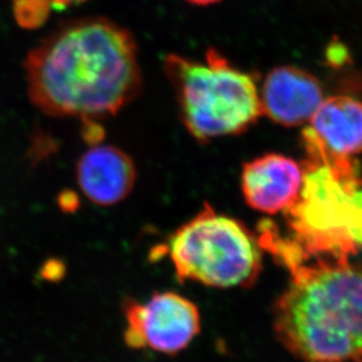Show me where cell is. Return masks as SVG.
<instances>
[{
  "mask_svg": "<svg viewBox=\"0 0 362 362\" xmlns=\"http://www.w3.org/2000/svg\"><path fill=\"white\" fill-rule=\"evenodd\" d=\"M303 163L278 153H269L243 165L240 188L246 204L265 215L284 214L300 194Z\"/></svg>",
  "mask_w": 362,
  "mask_h": 362,
  "instance_id": "52a82bcc",
  "label": "cell"
},
{
  "mask_svg": "<svg viewBox=\"0 0 362 362\" xmlns=\"http://www.w3.org/2000/svg\"><path fill=\"white\" fill-rule=\"evenodd\" d=\"M28 96L48 117L101 121L136 99L142 73L136 42L103 17L60 25L25 62Z\"/></svg>",
  "mask_w": 362,
  "mask_h": 362,
  "instance_id": "6da1fadb",
  "label": "cell"
},
{
  "mask_svg": "<svg viewBox=\"0 0 362 362\" xmlns=\"http://www.w3.org/2000/svg\"><path fill=\"white\" fill-rule=\"evenodd\" d=\"M185 127L201 142L249 129L259 119V89L249 73L211 49L205 62L169 54L164 59Z\"/></svg>",
  "mask_w": 362,
  "mask_h": 362,
  "instance_id": "277c9868",
  "label": "cell"
},
{
  "mask_svg": "<svg viewBox=\"0 0 362 362\" xmlns=\"http://www.w3.org/2000/svg\"><path fill=\"white\" fill-rule=\"evenodd\" d=\"M124 341L130 349H148L165 356L185 351L201 331L199 308L173 291L156 292L147 301L123 306Z\"/></svg>",
  "mask_w": 362,
  "mask_h": 362,
  "instance_id": "8992f818",
  "label": "cell"
},
{
  "mask_svg": "<svg viewBox=\"0 0 362 362\" xmlns=\"http://www.w3.org/2000/svg\"><path fill=\"white\" fill-rule=\"evenodd\" d=\"M136 175L129 155L114 146H92L76 164L80 190L99 206H112L127 199L135 187Z\"/></svg>",
  "mask_w": 362,
  "mask_h": 362,
  "instance_id": "30bf717a",
  "label": "cell"
},
{
  "mask_svg": "<svg viewBox=\"0 0 362 362\" xmlns=\"http://www.w3.org/2000/svg\"><path fill=\"white\" fill-rule=\"evenodd\" d=\"M305 151L329 158H356L362 154V103L349 95L329 96L303 132Z\"/></svg>",
  "mask_w": 362,
  "mask_h": 362,
  "instance_id": "9c48e42d",
  "label": "cell"
},
{
  "mask_svg": "<svg viewBox=\"0 0 362 362\" xmlns=\"http://www.w3.org/2000/svg\"><path fill=\"white\" fill-rule=\"evenodd\" d=\"M51 6L52 10H64L66 7L74 6L78 4L85 3L86 0H44Z\"/></svg>",
  "mask_w": 362,
  "mask_h": 362,
  "instance_id": "8fae6325",
  "label": "cell"
},
{
  "mask_svg": "<svg viewBox=\"0 0 362 362\" xmlns=\"http://www.w3.org/2000/svg\"><path fill=\"white\" fill-rule=\"evenodd\" d=\"M262 114L283 127L310 122L324 101L317 76L296 66L272 69L259 90Z\"/></svg>",
  "mask_w": 362,
  "mask_h": 362,
  "instance_id": "ba28073f",
  "label": "cell"
},
{
  "mask_svg": "<svg viewBox=\"0 0 362 362\" xmlns=\"http://www.w3.org/2000/svg\"><path fill=\"white\" fill-rule=\"evenodd\" d=\"M185 1L192 4V5H197V6H208V5L218 3L221 0H185Z\"/></svg>",
  "mask_w": 362,
  "mask_h": 362,
  "instance_id": "7c38bea8",
  "label": "cell"
},
{
  "mask_svg": "<svg viewBox=\"0 0 362 362\" xmlns=\"http://www.w3.org/2000/svg\"><path fill=\"white\" fill-rule=\"evenodd\" d=\"M274 304L278 341L303 362H362V259H287Z\"/></svg>",
  "mask_w": 362,
  "mask_h": 362,
  "instance_id": "7a4b0ae2",
  "label": "cell"
},
{
  "mask_svg": "<svg viewBox=\"0 0 362 362\" xmlns=\"http://www.w3.org/2000/svg\"><path fill=\"white\" fill-rule=\"evenodd\" d=\"M165 251L178 281L215 288L251 286L263 269L256 233L208 203L169 237Z\"/></svg>",
  "mask_w": 362,
  "mask_h": 362,
  "instance_id": "5b68a950",
  "label": "cell"
},
{
  "mask_svg": "<svg viewBox=\"0 0 362 362\" xmlns=\"http://www.w3.org/2000/svg\"><path fill=\"white\" fill-rule=\"evenodd\" d=\"M300 194L284 212L300 259H362V175L356 158L306 154Z\"/></svg>",
  "mask_w": 362,
  "mask_h": 362,
  "instance_id": "3957f363",
  "label": "cell"
}]
</instances>
